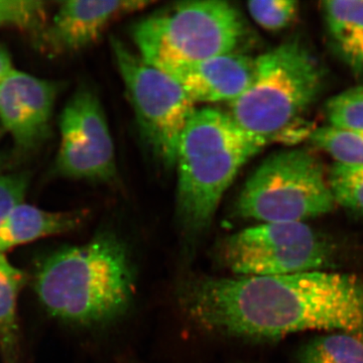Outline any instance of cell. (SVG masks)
I'll list each match as a JSON object with an SVG mask.
<instances>
[{
	"label": "cell",
	"mask_w": 363,
	"mask_h": 363,
	"mask_svg": "<svg viewBox=\"0 0 363 363\" xmlns=\"http://www.w3.org/2000/svg\"><path fill=\"white\" fill-rule=\"evenodd\" d=\"M182 307L208 331L276 340L308 330L363 334V281L352 274L311 271L272 277L188 281Z\"/></svg>",
	"instance_id": "6da1fadb"
},
{
	"label": "cell",
	"mask_w": 363,
	"mask_h": 363,
	"mask_svg": "<svg viewBox=\"0 0 363 363\" xmlns=\"http://www.w3.org/2000/svg\"><path fill=\"white\" fill-rule=\"evenodd\" d=\"M133 272L125 245L101 233L80 245H69L40 260L35 292L50 316L64 323H108L130 307Z\"/></svg>",
	"instance_id": "7a4b0ae2"
},
{
	"label": "cell",
	"mask_w": 363,
	"mask_h": 363,
	"mask_svg": "<svg viewBox=\"0 0 363 363\" xmlns=\"http://www.w3.org/2000/svg\"><path fill=\"white\" fill-rule=\"evenodd\" d=\"M266 147L234 123L227 112L196 109L177 152V214L194 240L209 228L222 197L238 172Z\"/></svg>",
	"instance_id": "3957f363"
},
{
	"label": "cell",
	"mask_w": 363,
	"mask_h": 363,
	"mask_svg": "<svg viewBox=\"0 0 363 363\" xmlns=\"http://www.w3.org/2000/svg\"><path fill=\"white\" fill-rule=\"evenodd\" d=\"M328 71L304 40L294 38L255 58L247 91L227 113L247 135L267 145L319 101Z\"/></svg>",
	"instance_id": "277c9868"
},
{
	"label": "cell",
	"mask_w": 363,
	"mask_h": 363,
	"mask_svg": "<svg viewBox=\"0 0 363 363\" xmlns=\"http://www.w3.org/2000/svg\"><path fill=\"white\" fill-rule=\"evenodd\" d=\"M247 33L240 11L221 0L179 2L138 21L131 30L138 54L168 74L240 51Z\"/></svg>",
	"instance_id": "5b68a950"
},
{
	"label": "cell",
	"mask_w": 363,
	"mask_h": 363,
	"mask_svg": "<svg viewBox=\"0 0 363 363\" xmlns=\"http://www.w3.org/2000/svg\"><path fill=\"white\" fill-rule=\"evenodd\" d=\"M327 172L306 149L267 157L245 182L236 200L238 216L262 223H297L333 211Z\"/></svg>",
	"instance_id": "8992f818"
},
{
	"label": "cell",
	"mask_w": 363,
	"mask_h": 363,
	"mask_svg": "<svg viewBox=\"0 0 363 363\" xmlns=\"http://www.w3.org/2000/svg\"><path fill=\"white\" fill-rule=\"evenodd\" d=\"M111 44L140 135L154 156L173 168L181 136L196 111L194 102L166 72L150 65L116 38Z\"/></svg>",
	"instance_id": "52a82bcc"
},
{
	"label": "cell",
	"mask_w": 363,
	"mask_h": 363,
	"mask_svg": "<svg viewBox=\"0 0 363 363\" xmlns=\"http://www.w3.org/2000/svg\"><path fill=\"white\" fill-rule=\"evenodd\" d=\"M219 259L240 277H272L320 271L332 247L303 223H260L231 234L220 243Z\"/></svg>",
	"instance_id": "ba28073f"
},
{
	"label": "cell",
	"mask_w": 363,
	"mask_h": 363,
	"mask_svg": "<svg viewBox=\"0 0 363 363\" xmlns=\"http://www.w3.org/2000/svg\"><path fill=\"white\" fill-rule=\"evenodd\" d=\"M57 175L72 180L108 182L116 176V150L104 106L96 93L80 87L59 119Z\"/></svg>",
	"instance_id": "9c48e42d"
},
{
	"label": "cell",
	"mask_w": 363,
	"mask_h": 363,
	"mask_svg": "<svg viewBox=\"0 0 363 363\" xmlns=\"http://www.w3.org/2000/svg\"><path fill=\"white\" fill-rule=\"evenodd\" d=\"M58 85L14 69L0 86V123L16 147L33 150L49 135Z\"/></svg>",
	"instance_id": "30bf717a"
},
{
	"label": "cell",
	"mask_w": 363,
	"mask_h": 363,
	"mask_svg": "<svg viewBox=\"0 0 363 363\" xmlns=\"http://www.w3.org/2000/svg\"><path fill=\"white\" fill-rule=\"evenodd\" d=\"M149 0H69L60 4L43 43L54 52H76L99 40L117 18L143 11Z\"/></svg>",
	"instance_id": "8fae6325"
},
{
	"label": "cell",
	"mask_w": 363,
	"mask_h": 363,
	"mask_svg": "<svg viewBox=\"0 0 363 363\" xmlns=\"http://www.w3.org/2000/svg\"><path fill=\"white\" fill-rule=\"evenodd\" d=\"M255 69V59L238 51L184 67L169 75L195 104H231L247 91Z\"/></svg>",
	"instance_id": "7c38bea8"
},
{
	"label": "cell",
	"mask_w": 363,
	"mask_h": 363,
	"mask_svg": "<svg viewBox=\"0 0 363 363\" xmlns=\"http://www.w3.org/2000/svg\"><path fill=\"white\" fill-rule=\"evenodd\" d=\"M321 13L332 52L363 82V0H326Z\"/></svg>",
	"instance_id": "4fadbf2b"
},
{
	"label": "cell",
	"mask_w": 363,
	"mask_h": 363,
	"mask_svg": "<svg viewBox=\"0 0 363 363\" xmlns=\"http://www.w3.org/2000/svg\"><path fill=\"white\" fill-rule=\"evenodd\" d=\"M83 219L80 211H48L21 203L0 225V253L6 255L26 243L71 233Z\"/></svg>",
	"instance_id": "5bb4252c"
},
{
	"label": "cell",
	"mask_w": 363,
	"mask_h": 363,
	"mask_svg": "<svg viewBox=\"0 0 363 363\" xmlns=\"http://www.w3.org/2000/svg\"><path fill=\"white\" fill-rule=\"evenodd\" d=\"M26 274L0 253V363H21L18 302Z\"/></svg>",
	"instance_id": "9a60e30c"
},
{
	"label": "cell",
	"mask_w": 363,
	"mask_h": 363,
	"mask_svg": "<svg viewBox=\"0 0 363 363\" xmlns=\"http://www.w3.org/2000/svg\"><path fill=\"white\" fill-rule=\"evenodd\" d=\"M300 363H363V334L332 332L308 341L298 354Z\"/></svg>",
	"instance_id": "2e32d148"
},
{
	"label": "cell",
	"mask_w": 363,
	"mask_h": 363,
	"mask_svg": "<svg viewBox=\"0 0 363 363\" xmlns=\"http://www.w3.org/2000/svg\"><path fill=\"white\" fill-rule=\"evenodd\" d=\"M310 143L323 150L334 162L350 166H363V130L324 125L314 128Z\"/></svg>",
	"instance_id": "e0dca14e"
},
{
	"label": "cell",
	"mask_w": 363,
	"mask_h": 363,
	"mask_svg": "<svg viewBox=\"0 0 363 363\" xmlns=\"http://www.w3.org/2000/svg\"><path fill=\"white\" fill-rule=\"evenodd\" d=\"M327 180L335 204L363 217V166L334 162Z\"/></svg>",
	"instance_id": "ac0fdd59"
},
{
	"label": "cell",
	"mask_w": 363,
	"mask_h": 363,
	"mask_svg": "<svg viewBox=\"0 0 363 363\" xmlns=\"http://www.w3.org/2000/svg\"><path fill=\"white\" fill-rule=\"evenodd\" d=\"M324 113L328 125L363 130V82L329 98Z\"/></svg>",
	"instance_id": "d6986e66"
},
{
	"label": "cell",
	"mask_w": 363,
	"mask_h": 363,
	"mask_svg": "<svg viewBox=\"0 0 363 363\" xmlns=\"http://www.w3.org/2000/svg\"><path fill=\"white\" fill-rule=\"evenodd\" d=\"M298 2L295 0H255L247 2V11L253 21L264 30L279 32L296 21Z\"/></svg>",
	"instance_id": "ffe728a7"
},
{
	"label": "cell",
	"mask_w": 363,
	"mask_h": 363,
	"mask_svg": "<svg viewBox=\"0 0 363 363\" xmlns=\"http://www.w3.org/2000/svg\"><path fill=\"white\" fill-rule=\"evenodd\" d=\"M45 7L37 0H0V26L38 30L44 26Z\"/></svg>",
	"instance_id": "44dd1931"
},
{
	"label": "cell",
	"mask_w": 363,
	"mask_h": 363,
	"mask_svg": "<svg viewBox=\"0 0 363 363\" xmlns=\"http://www.w3.org/2000/svg\"><path fill=\"white\" fill-rule=\"evenodd\" d=\"M30 185L26 173L0 174V225L13 209L25 201Z\"/></svg>",
	"instance_id": "7402d4cb"
},
{
	"label": "cell",
	"mask_w": 363,
	"mask_h": 363,
	"mask_svg": "<svg viewBox=\"0 0 363 363\" xmlns=\"http://www.w3.org/2000/svg\"><path fill=\"white\" fill-rule=\"evenodd\" d=\"M14 69L11 55L6 48L0 45V86Z\"/></svg>",
	"instance_id": "603a6c76"
}]
</instances>
